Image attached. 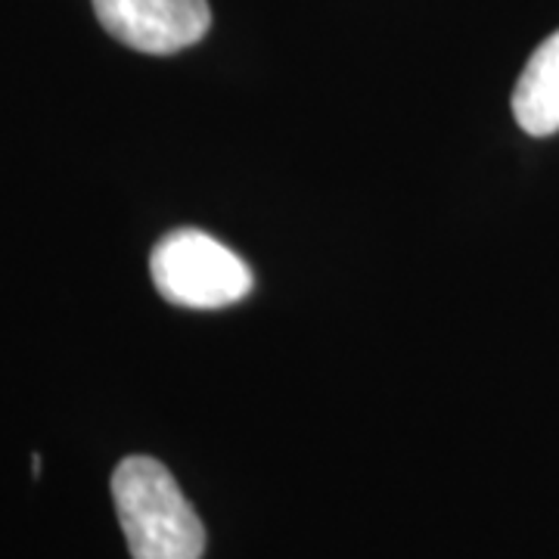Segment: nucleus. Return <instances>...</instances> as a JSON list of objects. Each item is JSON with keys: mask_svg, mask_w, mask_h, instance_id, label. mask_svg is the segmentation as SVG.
Masks as SVG:
<instances>
[{"mask_svg": "<svg viewBox=\"0 0 559 559\" xmlns=\"http://www.w3.org/2000/svg\"><path fill=\"white\" fill-rule=\"evenodd\" d=\"M112 500L134 559H202V520L159 460H121L112 473Z\"/></svg>", "mask_w": 559, "mask_h": 559, "instance_id": "nucleus-1", "label": "nucleus"}, {"mask_svg": "<svg viewBox=\"0 0 559 559\" xmlns=\"http://www.w3.org/2000/svg\"><path fill=\"white\" fill-rule=\"evenodd\" d=\"M150 274L162 299L180 308H227L252 293L249 264L197 227L162 237L150 255Z\"/></svg>", "mask_w": 559, "mask_h": 559, "instance_id": "nucleus-2", "label": "nucleus"}, {"mask_svg": "<svg viewBox=\"0 0 559 559\" xmlns=\"http://www.w3.org/2000/svg\"><path fill=\"white\" fill-rule=\"evenodd\" d=\"M100 25L124 47L168 57L205 38L209 0H94Z\"/></svg>", "mask_w": 559, "mask_h": 559, "instance_id": "nucleus-3", "label": "nucleus"}, {"mask_svg": "<svg viewBox=\"0 0 559 559\" xmlns=\"http://www.w3.org/2000/svg\"><path fill=\"white\" fill-rule=\"evenodd\" d=\"M513 116L532 138L559 131V32L544 40L525 62L513 91Z\"/></svg>", "mask_w": 559, "mask_h": 559, "instance_id": "nucleus-4", "label": "nucleus"}, {"mask_svg": "<svg viewBox=\"0 0 559 559\" xmlns=\"http://www.w3.org/2000/svg\"><path fill=\"white\" fill-rule=\"evenodd\" d=\"M32 473H35V476H38V473H40V457H38V454L32 457Z\"/></svg>", "mask_w": 559, "mask_h": 559, "instance_id": "nucleus-5", "label": "nucleus"}]
</instances>
